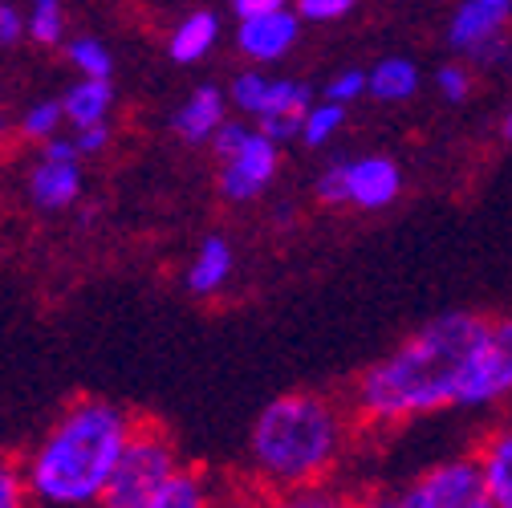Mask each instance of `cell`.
I'll list each match as a JSON object with an SVG mask.
<instances>
[{
  "instance_id": "ac0fdd59",
  "label": "cell",
  "mask_w": 512,
  "mask_h": 508,
  "mask_svg": "<svg viewBox=\"0 0 512 508\" xmlns=\"http://www.w3.org/2000/svg\"><path fill=\"white\" fill-rule=\"evenodd\" d=\"M419 90V66L407 57H387L366 74V94L382 102H407Z\"/></svg>"
},
{
  "instance_id": "4dcf8cb0",
  "label": "cell",
  "mask_w": 512,
  "mask_h": 508,
  "mask_svg": "<svg viewBox=\"0 0 512 508\" xmlns=\"http://www.w3.org/2000/svg\"><path fill=\"white\" fill-rule=\"evenodd\" d=\"M25 37V17L0 0V45H17Z\"/></svg>"
},
{
  "instance_id": "6da1fadb",
  "label": "cell",
  "mask_w": 512,
  "mask_h": 508,
  "mask_svg": "<svg viewBox=\"0 0 512 508\" xmlns=\"http://www.w3.org/2000/svg\"><path fill=\"white\" fill-rule=\"evenodd\" d=\"M484 330L476 313H447L415 338H407L391 358L374 362L358 383V411L370 423H403L456 403L460 370Z\"/></svg>"
},
{
  "instance_id": "3957f363",
  "label": "cell",
  "mask_w": 512,
  "mask_h": 508,
  "mask_svg": "<svg viewBox=\"0 0 512 508\" xmlns=\"http://www.w3.org/2000/svg\"><path fill=\"white\" fill-rule=\"evenodd\" d=\"M252 464L269 484L305 488L342 452V415L317 395H281L252 423Z\"/></svg>"
},
{
  "instance_id": "4316f807",
  "label": "cell",
  "mask_w": 512,
  "mask_h": 508,
  "mask_svg": "<svg viewBox=\"0 0 512 508\" xmlns=\"http://www.w3.org/2000/svg\"><path fill=\"white\" fill-rule=\"evenodd\" d=\"M354 9V0H297V17L305 21H338Z\"/></svg>"
},
{
  "instance_id": "f546056e",
  "label": "cell",
  "mask_w": 512,
  "mask_h": 508,
  "mask_svg": "<svg viewBox=\"0 0 512 508\" xmlns=\"http://www.w3.org/2000/svg\"><path fill=\"white\" fill-rule=\"evenodd\" d=\"M317 200L322 204H346V179H342V163L326 167L317 175Z\"/></svg>"
},
{
  "instance_id": "d6a6232c",
  "label": "cell",
  "mask_w": 512,
  "mask_h": 508,
  "mask_svg": "<svg viewBox=\"0 0 512 508\" xmlns=\"http://www.w3.org/2000/svg\"><path fill=\"white\" fill-rule=\"evenodd\" d=\"M285 0H232L236 17H256V13H269V9H281Z\"/></svg>"
},
{
  "instance_id": "e0dca14e",
  "label": "cell",
  "mask_w": 512,
  "mask_h": 508,
  "mask_svg": "<svg viewBox=\"0 0 512 508\" xmlns=\"http://www.w3.org/2000/svg\"><path fill=\"white\" fill-rule=\"evenodd\" d=\"M114 106V86L110 78H82L66 90L61 98V114H66L70 126H90V122H106Z\"/></svg>"
},
{
  "instance_id": "7c38bea8",
  "label": "cell",
  "mask_w": 512,
  "mask_h": 508,
  "mask_svg": "<svg viewBox=\"0 0 512 508\" xmlns=\"http://www.w3.org/2000/svg\"><path fill=\"white\" fill-rule=\"evenodd\" d=\"M78 196H82V163L41 155V163L29 171V200L41 212H61L74 208Z\"/></svg>"
},
{
  "instance_id": "7402d4cb",
  "label": "cell",
  "mask_w": 512,
  "mask_h": 508,
  "mask_svg": "<svg viewBox=\"0 0 512 508\" xmlns=\"http://www.w3.org/2000/svg\"><path fill=\"white\" fill-rule=\"evenodd\" d=\"M25 33L37 45H61V37H66V13H61V0H33Z\"/></svg>"
},
{
  "instance_id": "52a82bcc",
  "label": "cell",
  "mask_w": 512,
  "mask_h": 508,
  "mask_svg": "<svg viewBox=\"0 0 512 508\" xmlns=\"http://www.w3.org/2000/svg\"><path fill=\"white\" fill-rule=\"evenodd\" d=\"M220 196L232 200V204H244V200H256L273 183L277 167H281V143L269 139L265 131L248 126V135L240 139V147L232 155L220 159Z\"/></svg>"
},
{
  "instance_id": "1f68e13d",
  "label": "cell",
  "mask_w": 512,
  "mask_h": 508,
  "mask_svg": "<svg viewBox=\"0 0 512 508\" xmlns=\"http://www.w3.org/2000/svg\"><path fill=\"white\" fill-rule=\"evenodd\" d=\"M41 155H49V159H74V163H82V155H78V143H74V135H49L45 139V151Z\"/></svg>"
},
{
  "instance_id": "8992f818",
  "label": "cell",
  "mask_w": 512,
  "mask_h": 508,
  "mask_svg": "<svg viewBox=\"0 0 512 508\" xmlns=\"http://www.w3.org/2000/svg\"><path fill=\"white\" fill-rule=\"evenodd\" d=\"M403 508H492L480 460H447L419 476L403 496Z\"/></svg>"
},
{
  "instance_id": "f1b7e54d",
  "label": "cell",
  "mask_w": 512,
  "mask_h": 508,
  "mask_svg": "<svg viewBox=\"0 0 512 508\" xmlns=\"http://www.w3.org/2000/svg\"><path fill=\"white\" fill-rule=\"evenodd\" d=\"M74 143H78V155H98L106 151L110 143V122H90V126H74Z\"/></svg>"
},
{
  "instance_id": "7a4b0ae2",
  "label": "cell",
  "mask_w": 512,
  "mask_h": 508,
  "mask_svg": "<svg viewBox=\"0 0 512 508\" xmlns=\"http://www.w3.org/2000/svg\"><path fill=\"white\" fill-rule=\"evenodd\" d=\"M131 427V415L102 399L70 407L25 468L29 496L45 504H98Z\"/></svg>"
},
{
  "instance_id": "ba28073f",
  "label": "cell",
  "mask_w": 512,
  "mask_h": 508,
  "mask_svg": "<svg viewBox=\"0 0 512 508\" xmlns=\"http://www.w3.org/2000/svg\"><path fill=\"white\" fill-rule=\"evenodd\" d=\"M342 179H346V204L366 212L395 204V196L403 192L399 163L387 155H362L354 163H342Z\"/></svg>"
},
{
  "instance_id": "277c9868",
  "label": "cell",
  "mask_w": 512,
  "mask_h": 508,
  "mask_svg": "<svg viewBox=\"0 0 512 508\" xmlns=\"http://www.w3.org/2000/svg\"><path fill=\"white\" fill-rule=\"evenodd\" d=\"M179 468L171 439L151 427V423H135L126 435L118 464L110 472V484L102 492V504L110 508H151L155 492L163 488V480Z\"/></svg>"
},
{
  "instance_id": "30bf717a",
  "label": "cell",
  "mask_w": 512,
  "mask_h": 508,
  "mask_svg": "<svg viewBox=\"0 0 512 508\" xmlns=\"http://www.w3.org/2000/svg\"><path fill=\"white\" fill-rule=\"evenodd\" d=\"M508 21H512V0H464L452 25H447V45L472 57L476 49L496 41Z\"/></svg>"
},
{
  "instance_id": "cb8c5ba5",
  "label": "cell",
  "mask_w": 512,
  "mask_h": 508,
  "mask_svg": "<svg viewBox=\"0 0 512 508\" xmlns=\"http://www.w3.org/2000/svg\"><path fill=\"white\" fill-rule=\"evenodd\" d=\"M269 78L265 74H256V70H244L232 78V90H228V102L244 114H256V106H261V94H265Z\"/></svg>"
},
{
  "instance_id": "836d02e7",
  "label": "cell",
  "mask_w": 512,
  "mask_h": 508,
  "mask_svg": "<svg viewBox=\"0 0 512 508\" xmlns=\"http://www.w3.org/2000/svg\"><path fill=\"white\" fill-rule=\"evenodd\" d=\"M504 139H512V114L504 118Z\"/></svg>"
},
{
  "instance_id": "83f0119b",
  "label": "cell",
  "mask_w": 512,
  "mask_h": 508,
  "mask_svg": "<svg viewBox=\"0 0 512 508\" xmlns=\"http://www.w3.org/2000/svg\"><path fill=\"white\" fill-rule=\"evenodd\" d=\"M435 86H439V94H443L447 102H464V98L472 94V74L460 70V66H443L439 78H435Z\"/></svg>"
},
{
  "instance_id": "d4e9b609",
  "label": "cell",
  "mask_w": 512,
  "mask_h": 508,
  "mask_svg": "<svg viewBox=\"0 0 512 508\" xmlns=\"http://www.w3.org/2000/svg\"><path fill=\"white\" fill-rule=\"evenodd\" d=\"M25 500H29L25 468L13 460H0V508H21Z\"/></svg>"
},
{
  "instance_id": "5b68a950",
  "label": "cell",
  "mask_w": 512,
  "mask_h": 508,
  "mask_svg": "<svg viewBox=\"0 0 512 508\" xmlns=\"http://www.w3.org/2000/svg\"><path fill=\"white\" fill-rule=\"evenodd\" d=\"M512 395V317L484 322L456 387V407H484Z\"/></svg>"
},
{
  "instance_id": "d6986e66",
  "label": "cell",
  "mask_w": 512,
  "mask_h": 508,
  "mask_svg": "<svg viewBox=\"0 0 512 508\" xmlns=\"http://www.w3.org/2000/svg\"><path fill=\"white\" fill-rule=\"evenodd\" d=\"M342 118H346V106L342 102H330V98L326 102H309L297 139H305L309 147H322V143L334 139V131H342Z\"/></svg>"
},
{
  "instance_id": "44dd1931",
  "label": "cell",
  "mask_w": 512,
  "mask_h": 508,
  "mask_svg": "<svg viewBox=\"0 0 512 508\" xmlns=\"http://www.w3.org/2000/svg\"><path fill=\"white\" fill-rule=\"evenodd\" d=\"M66 57L82 78H110V70H114V57L98 37H74L66 45Z\"/></svg>"
},
{
  "instance_id": "ffe728a7",
  "label": "cell",
  "mask_w": 512,
  "mask_h": 508,
  "mask_svg": "<svg viewBox=\"0 0 512 508\" xmlns=\"http://www.w3.org/2000/svg\"><path fill=\"white\" fill-rule=\"evenodd\" d=\"M200 504H204V480L183 468H175L151 500V508H200Z\"/></svg>"
},
{
  "instance_id": "603a6c76",
  "label": "cell",
  "mask_w": 512,
  "mask_h": 508,
  "mask_svg": "<svg viewBox=\"0 0 512 508\" xmlns=\"http://www.w3.org/2000/svg\"><path fill=\"white\" fill-rule=\"evenodd\" d=\"M61 122H66V114H61V102L45 98V102H33V106L21 114V135H25V139L45 143L49 135H57V131H61Z\"/></svg>"
},
{
  "instance_id": "9a60e30c",
  "label": "cell",
  "mask_w": 512,
  "mask_h": 508,
  "mask_svg": "<svg viewBox=\"0 0 512 508\" xmlns=\"http://www.w3.org/2000/svg\"><path fill=\"white\" fill-rule=\"evenodd\" d=\"M220 41V21L216 13L208 9H196V13H187L175 33H171V57L179 61V66H196V61H204Z\"/></svg>"
},
{
  "instance_id": "4fadbf2b",
  "label": "cell",
  "mask_w": 512,
  "mask_h": 508,
  "mask_svg": "<svg viewBox=\"0 0 512 508\" xmlns=\"http://www.w3.org/2000/svg\"><path fill=\"white\" fill-rule=\"evenodd\" d=\"M224 118H228V94H220V86H200L175 110V135L187 143H208Z\"/></svg>"
},
{
  "instance_id": "9c48e42d",
  "label": "cell",
  "mask_w": 512,
  "mask_h": 508,
  "mask_svg": "<svg viewBox=\"0 0 512 508\" xmlns=\"http://www.w3.org/2000/svg\"><path fill=\"white\" fill-rule=\"evenodd\" d=\"M309 102H313L309 86L289 82V78H269V86L261 94V106H256V131H265L277 143L297 139Z\"/></svg>"
},
{
  "instance_id": "8fae6325",
  "label": "cell",
  "mask_w": 512,
  "mask_h": 508,
  "mask_svg": "<svg viewBox=\"0 0 512 508\" xmlns=\"http://www.w3.org/2000/svg\"><path fill=\"white\" fill-rule=\"evenodd\" d=\"M236 41L248 61H281L297 41V13H289L281 5V9L256 13V17H240Z\"/></svg>"
},
{
  "instance_id": "484cf974",
  "label": "cell",
  "mask_w": 512,
  "mask_h": 508,
  "mask_svg": "<svg viewBox=\"0 0 512 508\" xmlns=\"http://www.w3.org/2000/svg\"><path fill=\"white\" fill-rule=\"evenodd\" d=\"M362 94H366V74H362V70H342V74H334L330 86H326V98H330V102H342V106H350V102L362 98Z\"/></svg>"
},
{
  "instance_id": "5bb4252c",
  "label": "cell",
  "mask_w": 512,
  "mask_h": 508,
  "mask_svg": "<svg viewBox=\"0 0 512 508\" xmlns=\"http://www.w3.org/2000/svg\"><path fill=\"white\" fill-rule=\"evenodd\" d=\"M476 460H480V472H484L488 504L492 508H512V423L500 427L484 443V452Z\"/></svg>"
},
{
  "instance_id": "2e32d148",
  "label": "cell",
  "mask_w": 512,
  "mask_h": 508,
  "mask_svg": "<svg viewBox=\"0 0 512 508\" xmlns=\"http://www.w3.org/2000/svg\"><path fill=\"white\" fill-rule=\"evenodd\" d=\"M228 277H232V244L224 236H208L196 252V261L187 265V289L208 297V293L224 289Z\"/></svg>"
}]
</instances>
